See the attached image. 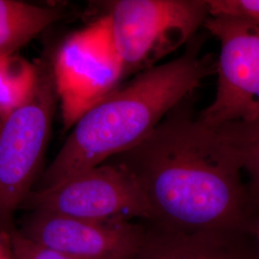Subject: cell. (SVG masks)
Instances as JSON below:
<instances>
[{
	"mask_svg": "<svg viewBox=\"0 0 259 259\" xmlns=\"http://www.w3.org/2000/svg\"><path fill=\"white\" fill-rule=\"evenodd\" d=\"M65 129L117 89L125 77L106 16L68 37L52 63Z\"/></svg>",
	"mask_w": 259,
	"mask_h": 259,
	"instance_id": "7",
	"label": "cell"
},
{
	"mask_svg": "<svg viewBox=\"0 0 259 259\" xmlns=\"http://www.w3.org/2000/svg\"><path fill=\"white\" fill-rule=\"evenodd\" d=\"M19 232L73 259H129L144 236L145 222H99L33 211Z\"/></svg>",
	"mask_w": 259,
	"mask_h": 259,
	"instance_id": "8",
	"label": "cell"
},
{
	"mask_svg": "<svg viewBox=\"0 0 259 259\" xmlns=\"http://www.w3.org/2000/svg\"><path fill=\"white\" fill-rule=\"evenodd\" d=\"M204 27L217 38V88L198 118L212 129L259 117V27L249 21L209 16Z\"/></svg>",
	"mask_w": 259,
	"mask_h": 259,
	"instance_id": "6",
	"label": "cell"
},
{
	"mask_svg": "<svg viewBox=\"0 0 259 259\" xmlns=\"http://www.w3.org/2000/svg\"><path fill=\"white\" fill-rule=\"evenodd\" d=\"M250 192L252 194V197H253L254 202H255V204H256V207H257L259 211V187L258 188H254V189H250Z\"/></svg>",
	"mask_w": 259,
	"mask_h": 259,
	"instance_id": "17",
	"label": "cell"
},
{
	"mask_svg": "<svg viewBox=\"0 0 259 259\" xmlns=\"http://www.w3.org/2000/svg\"><path fill=\"white\" fill-rule=\"evenodd\" d=\"M52 64L37 70L27 99L0 123V225L11 227L12 215L33 191L46 153L58 102Z\"/></svg>",
	"mask_w": 259,
	"mask_h": 259,
	"instance_id": "4",
	"label": "cell"
},
{
	"mask_svg": "<svg viewBox=\"0 0 259 259\" xmlns=\"http://www.w3.org/2000/svg\"><path fill=\"white\" fill-rule=\"evenodd\" d=\"M252 234L255 241V246H256V253H257V259H259V214L253 225L252 229Z\"/></svg>",
	"mask_w": 259,
	"mask_h": 259,
	"instance_id": "16",
	"label": "cell"
},
{
	"mask_svg": "<svg viewBox=\"0 0 259 259\" xmlns=\"http://www.w3.org/2000/svg\"><path fill=\"white\" fill-rule=\"evenodd\" d=\"M106 14L125 77L156 66L193 36L209 17L207 0H117Z\"/></svg>",
	"mask_w": 259,
	"mask_h": 259,
	"instance_id": "3",
	"label": "cell"
},
{
	"mask_svg": "<svg viewBox=\"0 0 259 259\" xmlns=\"http://www.w3.org/2000/svg\"><path fill=\"white\" fill-rule=\"evenodd\" d=\"M185 104L115 161L137 179L148 222L176 232H252L258 209L238 160Z\"/></svg>",
	"mask_w": 259,
	"mask_h": 259,
	"instance_id": "1",
	"label": "cell"
},
{
	"mask_svg": "<svg viewBox=\"0 0 259 259\" xmlns=\"http://www.w3.org/2000/svg\"><path fill=\"white\" fill-rule=\"evenodd\" d=\"M12 231L13 228H6L0 225V259H16Z\"/></svg>",
	"mask_w": 259,
	"mask_h": 259,
	"instance_id": "15",
	"label": "cell"
},
{
	"mask_svg": "<svg viewBox=\"0 0 259 259\" xmlns=\"http://www.w3.org/2000/svg\"><path fill=\"white\" fill-rule=\"evenodd\" d=\"M216 71L193 40L183 55L144 70L85 111L47 168L37 189L106 163L136 147Z\"/></svg>",
	"mask_w": 259,
	"mask_h": 259,
	"instance_id": "2",
	"label": "cell"
},
{
	"mask_svg": "<svg viewBox=\"0 0 259 259\" xmlns=\"http://www.w3.org/2000/svg\"><path fill=\"white\" fill-rule=\"evenodd\" d=\"M209 16L242 19L259 27V0H207Z\"/></svg>",
	"mask_w": 259,
	"mask_h": 259,
	"instance_id": "13",
	"label": "cell"
},
{
	"mask_svg": "<svg viewBox=\"0 0 259 259\" xmlns=\"http://www.w3.org/2000/svg\"><path fill=\"white\" fill-rule=\"evenodd\" d=\"M13 65L9 56L0 57V113L4 117L27 99L37 78L30 65Z\"/></svg>",
	"mask_w": 259,
	"mask_h": 259,
	"instance_id": "12",
	"label": "cell"
},
{
	"mask_svg": "<svg viewBox=\"0 0 259 259\" xmlns=\"http://www.w3.org/2000/svg\"><path fill=\"white\" fill-rule=\"evenodd\" d=\"M12 241L16 259H73L64 253L32 240L13 229Z\"/></svg>",
	"mask_w": 259,
	"mask_h": 259,
	"instance_id": "14",
	"label": "cell"
},
{
	"mask_svg": "<svg viewBox=\"0 0 259 259\" xmlns=\"http://www.w3.org/2000/svg\"><path fill=\"white\" fill-rule=\"evenodd\" d=\"M219 133L250 178V189L259 187V117L214 129Z\"/></svg>",
	"mask_w": 259,
	"mask_h": 259,
	"instance_id": "11",
	"label": "cell"
},
{
	"mask_svg": "<svg viewBox=\"0 0 259 259\" xmlns=\"http://www.w3.org/2000/svg\"><path fill=\"white\" fill-rule=\"evenodd\" d=\"M61 18L60 10L0 0V57L25 46Z\"/></svg>",
	"mask_w": 259,
	"mask_h": 259,
	"instance_id": "10",
	"label": "cell"
},
{
	"mask_svg": "<svg viewBox=\"0 0 259 259\" xmlns=\"http://www.w3.org/2000/svg\"><path fill=\"white\" fill-rule=\"evenodd\" d=\"M129 259H257L252 232H182L145 222Z\"/></svg>",
	"mask_w": 259,
	"mask_h": 259,
	"instance_id": "9",
	"label": "cell"
},
{
	"mask_svg": "<svg viewBox=\"0 0 259 259\" xmlns=\"http://www.w3.org/2000/svg\"><path fill=\"white\" fill-rule=\"evenodd\" d=\"M23 204L32 211L91 221L151 220L148 202L137 179L116 161L83 171L58 185L33 190Z\"/></svg>",
	"mask_w": 259,
	"mask_h": 259,
	"instance_id": "5",
	"label": "cell"
}]
</instances>
